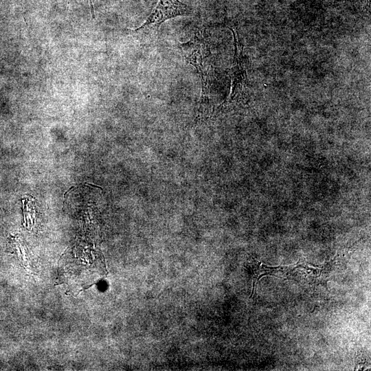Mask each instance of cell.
I'll return each mask as SVG.
<instances>
[{"instance_id": "cell-3", "label": "cell", "mask_w": 371, "mask_h": 371, "mask_svg": "<svg viewBox=\"0 0 371 371\" xmlns=\"http://www.w3.org/2000/svg\"><path fill=\"white\" fill-rule=\"evenodd\" d=\"M191 12L190 7L179 0H158L145 22L139 27L130 30L147 38L157 34L161 24L167 20L188 16Z\"/></svg>"}, {"instance_id": "cell-2", "label": "cell", "mask_w": 371, "mask_h": 371, "mask_svg": "<svg viewBox=\"0 0 371 371\" xmlns=\"http://www.w3.org/2000/svg\"><path fill=\"white\" fill-rule=\"evenodd\" d=\"M232 31L234 38L235 52L233 63L227 71L231 80L230 92L227 98L218 107L216 114L234 109L243 104L246 99L247 73L243 45L238 39L236 30L233 29Z\"/></svg>"}, {"instance_id": "cell-1", "label": "cell", "mask_w": 371, "mask_h": 371, "mask_svg": "<svg viewBox=\"0 0 371 371\" xmlns=\"http://www.w3.org/2000/svg\"><path fill=\"white\" fill-rule=\"evenodd\" d=\"M179 49L184 60L196 69L201 80V97L194 122L197 125L207 119L210 111L211 53L203 30L196 32L189 41L179 45Z\"/></svg>"}]
</instances>
